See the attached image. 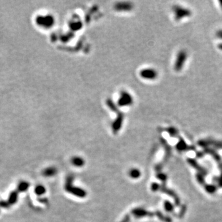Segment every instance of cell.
<instances>
[{
    "label": "cell",
    "instance_id": "9c48e42d",
    "mask_svg": "<svg viewBox=\"0 0 222 222\" xmlns=\"http://www.w3.org/2000/svg\"><path fill=\"white\" fill-rule=\"evenodd\" d=\"M187 147H188L186 146V144H185V143H184L183 141L180 142L178 144V145H177V149H178V150H180V151H184V150H186V149H188Z\"/></svg>",
    "mask_w": 222,
    "mask_h": 222
},
{
    "label": "cell",
    "instance_id": "8992f818",
    "mask_svg": "<svg viewBox=\"0 0 222 222\" xmlns=\"http://www.w3.org/2000/svg\"><path fill=\"white\" fill-rule=\"evenodd\" d=\"M154 72L151 71V70H143L142 72H141V75H143V77H146V78H152V77H154Z\"/></svg>",
    "mask_w": 222,
    "mask_h": 222
},
{
    "label": "cell",
    "instance_id": "7c38bea8",
    "mask_svg": "<svg viewBox=\"0 0 222 222\" xmlns=\"http://www.w3.org/2000/svg\"><path fill=\"white\" fill-rule=\"evenodd\" d=\"M55 170L53 169V168H50V170H48V171L46 172L48 175H54V174L55 173Z\"/></svg>",
    "mask_w": 222,
    "mask_h": 222
},
{
    "label": "cell",
    "instance_id": "ba28073f",
    "mask_svg": "<svg viewBox=\"0 0 222 222\" xmlns=\"http://www.w3.org/2000/svg\"><path fill=\"white\" fill-rule=\"evenodd\" d=\"M196 177H197V180L199 181V183L201 184L204 185L205 184V180L204 178V175H202L201 173H198L196 175Z\"/></svg>",
    "mask_w": 222,
    "mask_h": 222
},
{
    "label": "cell",
    "instance_id": "3957f363",
    "mask_svg": "<svg viewBox=\"0 0 222 222\" xmlns=\"http://www.w3.org/2000/svg\"><path fill=\"white\" fill-rule=\"evenodd\" d=\"M72 164L77 166H81L84 165V161L80 157H74L72 159Z\"/></svg>",
    "mask_w": 222,
    "mask_h": 222
},
{
    "label": "cell",
    "instance_id": "277c9868",
    "mask_svg": "<svg viewBox=\"0 0 222 222\" xmlns=\"http://www.w3.org/2000/svg\"><path fill=\"white\" fill-rule=\"evenodd\" d=\"M206 191L210 194H213L217 190V187L213 184H208L205 186Z\"/></svg>",
    "mask_w": 222,
    "mask_h": 222
},
{
    "label": "cell",
    "instance_id": "52a82bcc",
    "mask_svg": "<svg viewBox=\"0 0 222 222\" xmlns=\"http://www.w3.org/2000/svg\"><path fill=\"white\" fill-rule=\"evenodd\" d=\"M164 208L168 212H171L173 210L174 207L172 204L169 201H165L164 203Z\"/></svg>",
    "mask_w": 222,
    "mask_h": 222
},
{
    "label": "cell",
    "instance_id": "6da1fadb",
    "mask_svg": "<svg viewBox=\"0 0 222 222\" xmlns=\"http://www.w3.org/2000/svg\"><path fill=\"white\" fill-rule=\"evenodd\" d=\"M36 24L44 28H50L54 24V18L53 16L47 15V16H39L36 18Z\"/></svg>",
    "mask_w": 222,
    "mask_h": 222
},
{
    "label": "cell",
    "instance_id": "30bf717a",
    "mask_svg": "<svg viewBox=\"0 0 222 222\" xmlns=\"http://www.w3.org/2000/svg\"><path fill=\"white\" fill-rule=\"evenodd\" d=\"M44 191V189L43 188V187L39 186V187H38V188L36 189V192L40 194H43Z\"/></svg>",
    "mask_w": 222,
    "mask_h": 222
},
{
    "label": "cell",
    "instance_id": "5b68a950",
    "mask_svg": "<svg viewBox=\"0 0 222 222\" xmlns=\"http://www.w3.org/2000/svg\"><path fill=\"white\" fill-rule=\"evenodd\" d=\"M130 175L133 178H138L141 175V172L139 170L132 169L130 172Z\"/></svg>",
    "mask_w": 222,
    "mask_h": 222
},
{
    "label": "cell",
    "instance_id": "8fae6325",
    "mask_svg": "<svg viewBox=\"0 0 222 222\" xmlns=\"http://www.w3.org/2000/svg\"><path fill=\"white\" fill-rule=\"evenodd\" d=\"M159 185L157 183H153V185H152V190H153V191H157L159 190Z\"/></svg>",
    "mask_w": 222,
    "mask_h": 222
},
{
    "label": "cell",
    "instance_id": "7a4b0ae2",
    "mask_svg": "<svg viewBox=\"0 0 222 222\" xmlns=\"http://www.w3.org/2000/svg\"><path fill=\"white\" fill-rule=\"evenodd\" d=\"M131 99L130 95L128 94L127 93H124L122 94V98L120 99V104L124 105V106L127 105L129 104L131 102Z\"/></svg>",
    "mask_w": 222,
    "mask_h": 222
}]
</instances>
